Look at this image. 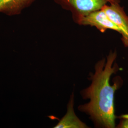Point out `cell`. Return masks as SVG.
Listing matches in <instances>:
<instances>
[{"label": "cell", "mask_w": 128, "mask_h": 128, "mask_svg": "<svg viewBox=\"0 0 128 128\" xmlns=\"http://www.w3.org/2000/svg\"><path fill=\"white\" fill-rule=\"evenodd\" d=\"M119 118L120 120L117 128H128V114L122 115Z\"/></svg>", "instance_id": "cell-7"}, {"label": "cell", "mask_w": 128, "mask_h": 128, "mask_svg": "<svg viewBox=\"0 0 128 128\" xmlns=\"http://www.w3.org/2000/svg\"><path fill=\"white\" fill-rule=\"evenodd\" d=\"M116 51H110L105 58L98 61L95 66V72L91 76V85L82 92L83 98L89 99L86 104L80 105V111L89 115L96 126L105 128L115 127L114 94L120 84L110 83V76L119 69L114 61Z\"/></svg>", "instance_id": "cell-1"}, {"label": "cell", "mask_w": 128, "mask_h": 128, "mask_svg": "<svg viewBox=\"0 0 128 128\" xmlns=\"http://www.w3.org/2000/svg\"><path fill=\"white\" fill-rule=\"evenodd\" d=\"M63 9L72 14L74 21L78 24L84 16L102 9L105 5L120 3V0H53Z\"/></svg>", "instance_id": "cell-2"}, {"label": "cell", "mask_w": 128, "mask_h": 128, "mask_svg": "<svg viewBox=\"0 0 128 128\" xmlns=\"http://www.w3.org/2000/svg\"><path fill=\"white\" fill-rule=\"evenodd\" d=\"M74 94L70 97L68 105L66 114L59 122L54 127L55 128H86L87 125L82 122L76 115L74 109Z\"/></svg>", "instance_id": "cell-5"}, {"label": "cell", "mask_w": 128, "mask_h": 128, "mask_svg": "<svg viewBox=\"0 0 128 128\" xmlns=\"http://www.w3.org/2000/svg\"><path fill=\"white\" fill-rule=\"evenodd\" d=\"M36 0H0V13L12 16L21 14Z\"/></svg>", "instance_id": "cell-6"}, {"label": "cell", "mask_w": 128, "mask_h": 128, "mask_svg": "<svg viewBox=\"0 0 128 128\" xmlns=\"http://www.w3.org/2000/svg\"><path fill=\"white\" fill-rule=\"evenodd\" d=\"M78 24L96 27L102 33H104L108 30H111L120 34L119 28L110 20L102 9L88 14L82 18Z\"/></svg>", "instance_id": "cell-4"}, {"label": "cell", "mask_w": 128, "mask_h": 128, "mask_svg": "<svg viewBox=\"0 0 128 128\" xmlns=\"http://www.w3.org/2000/svg\"><path fill=\"white\" fill-rule=\"evenodd\" d=\"M110 20L120 30L121 40L124 46L128 48V15L120 3L105 5L102 8Z\"/></svg>", "instance_id": "cell-3"}]
</instances>
